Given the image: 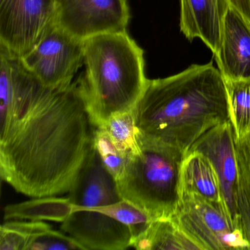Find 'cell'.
Wrapping results in <instances>:
<instances>
[{
  "label": "cell",
  "mask_w": 250,
  "mask_h": 250,
  "mask_svg": "<svg viewBox=\"0 0 250 250\" xmlns=\"http://www.w3.org/2000/svg\"><path fill=\"white\" fill-rule=\"evenodd\" d=\"M228 0H181L180 30L186 39L201 40L213 56L219 52Z\"/></svg>",
  "instance_id": "13"
},
{
  "label": "cell",
  "mask_w": 250,
  "mask_h": 250,
  "mask_svg": "<svg viewBox=\"0 0 250 250\" xmlns=\"http://www.w3.org/2000/svg\"><path fill=\"white\" fill-rule=\"evenodd\" d=\"M74 211V206L69 197L62 198L55 196L33 197L27 201L5 206L4 219L63 222Z\"/></svg>",
  "instance_id": "16"
},
{
  "label": "cell",
  "mask_w": 250,
  "mask_h": 250,
  "mask_svg": "<svg viewBox=\"0 0 250 250\" xmlns=\"http://www.w3.org/2000/svg\"><path fill=\"white\" fill-rule=\"evenodd\" d=\"M218 68L228 80H250V24L231 5L223 18Z\"/></svg>",
  "instance_id": "11"
},
{
  "label": "cell",
  "mask_w": 250,
  "mask_h": 250,
  "mask_svg": "<svg viewBox=\"0 0 250 250\" xmlns=\"http://www.w3.org/2000/svg\"><path fill=\"white\" fill-rule=\"evenodd\" d=\"M84 42L52 24L31 51L21 57L45 87L58 89L73 82L84 65Z\"/></svg>",
  "instance_id": "6"
},
{
  "label": "cell",
  "mask_w": 250,
  "mask_h": 250,
  "mask_svg": "<svg viewBox=\"0 0 250 250\" xmlns=\"http://www.w3.org/2000/svg\"><path fill=\"white\" fill-rule=\"evenodd\" d=\"M93 210L108 215L128 226L132 232L133 240L144 232L153 221L147 213L125 200Z\"/></svg>",
  "instance_id": "19"
},
{
  "label": "cell",
  "mask_w": 250,
  "mask_h": 250,
  "mask_svg": "<svg viewBox=\"0 0 250 250\" xmlns=\"http://www.w3.org/2000/svg\"><path fill=\"white\" fill-rule=\"evenodd\" d=\"M68 197L74 209L96 208L122 200L116 180L104 165L93 143Z\"/></svg>",
  "instance_id": "12"
},
{
  "label": "cell",
  "mask_w": 250,
  "mask_h": 250,
  "mask_svg": "<svg viewBox=\"0 0 250 250\" xmlns=\"http://www.w3.org/2000/svg\"><path fill=\"white\" fill-rule=\"evenodd\" d=\"M90 125L78 80L39 83L0 115L1 178L29 197L69 192L92 147Z\"/></svg>",
  "instance_id": "1"
},
{
  "label": "cell",
  "mask_w": 250,
  "mask_h": 250,
  "mask_svg": "<svg viewBox=\"0 0 250 250\" xmlns=\"http://www.w3.org/2000/svg\"><path fill=\"white\" fill-rule=\"evenodd\" d=\"M100 128L108 131L120 153L125 159L137 147L138 128L134 111L112 115Z\"/></svg>",
  "instance_id": "18"
},
{
  "label": "cell",
  "mask_w": 250,
  "mask_h": 250,
  "mask_svg": "<svg viewBox=\"0 0 250 250\" xmlns=\"http://www.w3.org/2000/svg\"><path fill=\"white\" fill-rule=\"evenodd\" d=\"M30 238L20 231L0 227V250H27Z\"/></svg>",
  "instance_id": "23"
},
{
  "label": "cell",
  "mask_w": 250,
  "mask_h": 250,
  "mask_svg": "<svg viewBox=\"0 0 250 250\" xmlns=\"http://www.w3.org/2000/svg\"><path fill=\"white\" fill-rule=\"evenodd\" d=\"M92 143L104 165L116 179L124 169L126 159L122 156L108 131L104 128H95Z\"/></svg>",
  "instance_id": "20"
},
{
  "label": "cell",
  "mask_w": 250,
  "mask_h": 250,
  "mask_svg": "<svg viewBox=\"0 0 250 250\" xmlns=\"http://www.w3.org/2000/svg\"><path fill=\"white\" fill-rule=\"evenodd\" d=\"M58 0H0V46L22 57L54 24Z\"/></svg>",
  "instance_id": "7"
},
{
  "label": "cell",
  "mask_w": 250,
  "mask_h": 250,
  "mask_svg": "<svg viewBox=\"0 0 250 250\" xmlns=\"http://www.w3.org/2000/svg\"><path fill=\"white\" fill-rule=\"evenodd\" d=\"M137 139V147L115 179L120 195L153 220L172 219L182 201L181 167L186 154L139 129Z\"/></svg>",
  "instance_id": "4"
},
{
  "label": "cell",
  "mask_w": 250,
  "mask_h": 250,
  "mask_svg": "<svg viewBox=\"0 0 250 250\" xmlns=\"http://www.w3.org/2000/svg\"><path fill=\"white\" fill-rule=\"evenodd\" d=\"M225 82L229 122L233 128L235 139L238 140L250 130V80L225 79Z\"/></svg>",
  "instance_id": "17"
},
{
  "label": "cell",
  "mask_w": 250,
  "mask_h": 250,
  "mask_svg": "<svg viewBox=\"0 0 250 250\" xmlns=\"http://www.w3.org/2000/svg\"><path fill=\"white\" fill-rule=\"evenodd\" d=\"M127 0H58L54 24L79 40L125 31Z\"/></svg>",
  "instance_id": "8"
},
{
  "label": "cell",
  "mask_w": 250,
  "mask_h": 250,
  "mask_svg": "<svg viewBox=\"0 0 250 250\" xmlns=\"http://www.w3.org/2000/svg\"><path fill=\"white\" fill-rule=\"evenodd\" d=\"M131 247L140 250H202L172 219H155L133 240Z\"/></svg>",
  "instance_id": "15"
},
{
  "label": "cell",
  "mask_w": 250,
  "mask_h": 250,
  "mask_svg": "<svg viewBox=\"0 0 250 250\" xmlns=\"http://www.w3.org/2000/svg\"><path fill=\"white\" fill-rule=\"evenodd\" d=\"M172 219L202 250H250L241 220L232 217L224 201L183 195Z\"/></svg>",
  "instance_id": "5"
},
{
  "label": "cell",
  "mask_w": 250,
  "mask_h": 250,
  "mask_svg": "<svg viewBox=\"0 0 250 250\" xmlns=\"http://www.w3.org/2000/svg\"><path fill=\"white\" fill-rule=\"evenodd\" d=\"M134 112L142 133L186 154L208 131L229 121L225 79L211 61L148 80Z\"/></svg>",
  "instance_id": "2"
},
{
  "label": "cell",
  "mask_w": 250,
  "mask_h": 250,
  "mask_svg": "<svg viewBox=\"0 0 250 250\" xmlns=\"http://www.w3.org/2000/svg\"><path fill=\"white\" fill-rule=\"evenodd\" d=\"M84 65L79 85L93 127L103 126L115 114L134 111L148 79L144 52L126 30L84 41Z\"/></svg>",
  "instance_id": "3"
},
{
  "label": "cell",
  "mask_w": 250,
  "mask_h": 250,
  "mask_svg": "<svg viewBox=\"0 0 250 250\" xmlns=\"http://www.w3.org/2000/svg\"><path fill=\"white\" fill-rule=\"evenodd\" d=\"M84 250V248L72 237L53 229L34 235L27 247V250Z\"/></svg>",
  "instance_id": "21"
},
{
  "label": "cell",
  "mask_w": 250,
  "mask_h": 250,
  "mask_svg": "<svg viewBox=\"0 0 250 250\" xmlns=\"http://www.w3.org/2000/svg\"><path fill=\"white\" fill-rule=\"evenodd\" d=\"M228 2L244 16L250 24V0H228Z\"/></svg>",
  "instance_id": "25"
},
{
  "label": "cell",
  "mask_w": 250,
  "mask_h": 250,
  "mask_svg": "<svg viewBox=\"0 0 250 250\" xmlns=\"http://www.w3.org/2000/svg\"><path fill=\"white\" fill-rule=\"evenodd\" d=\"M237 205L243 232L250 247V200L241 187L238 192Z\"/></svg>",
  "instance_id": "24"
},
{
  "label": "cell",
  "mask_w": 250,
  "mask_h": 250,
  "mask_svg": "<svg viewBox=\"0 0 250 250\" xmlns=\"http://www.w3.org/2000/svg\"><path fill=\"white\" fill-rule=\"evenodd\" d=\"M235 147L240 187L250 200V130L241 138L235 139Z\"/></svg>",
  "instance_id": "22"
},
{
  "label": "cell",
  "mask_w": 250,
  "mask_h": 250,
  "mask_svg": "<svg viewBox=\"0 0 250 250\" xmlns=\"http://www.w3.org/2000/svg\"><path fill=\"white\" fill-rule=\"evenodd\" d=\"M61 229L84 250H124L132 245V232L128 226L93 209H74Z\"/></svg>",
  "instance_id": "10"
},
{
  "label": "cell",
  "mask_w": 250,
  "mask_h": 250,
  "mask_svg": "<svg viewBox=\"0 0 250 250\" xmlns=\"http://www.w3.org/2000/svg\"><path fill=\"white\" fill-rule=\"evenodd\" d=\"M190 150L203 153L211 162L220 181L224 201L232 217L239 219L237 205L239 176L235 156V134L230 122L216 125L208 131Z\"/></svg>",
  "instance_id": "9"
},
{
  "label": "cell",
  "mask_w": 250,
  "mask_h": 250,
  "mask_svg": "<svg viewBox=\"0 0 250 250\" xmlns=\"http://www.w3.org/2000/svg\"><path fill=\"white\" fill-rule=\"evenodd\" d=\"M181 190L182 197L194 194L211 201H224L220 181L213 165L195 150L187 152L183 161Z\"/></svg>",
  "instance_id": "14"
}]
</instances>
